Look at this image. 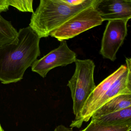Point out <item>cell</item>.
Instances as JSON below:
<instances>
[{"instance_id": "6da1fadb", "label": "cell", "mask_w": 131, "mask_h": 131, "mask_svg": "<svg viewBox=\"0 0 131 131\" xmlns=\"http://www.w3.org/2000/svg\"><path fill=\"white\" fill-rule=\"evenodd\" d=\"M40 38L29 26L18 32V40L0 46V81L4 84L20 81L26 70L40 55Z\"/></svg>"}, {"instance_id": "7a4b0ae2", "label": "cell", "mask_w": 131, "mask_h": 131, "mask_svg": "<svg viewBox=\"0 0 131 131\" xmlns=\"http://www.w3.org/2000/svg\"><path fill=\"white\" fill-rule=\"evenodd\" d=\"M96 0L73 6L64 0H41L32 14L29 26L40 38L48 37L53 31L82 10L92 6Z\"/></svg>"}, {"instance_id": "3957f363", "label": "cell", "mask_w": 131, "mask_h": 131, "mask_svg": "<svg viewBox=\"0 0 131 131\" xmlns=\"http://www.w3.org/2000/svg\"><path fill=\"white\" fill-rule=\"evenodd\" d=\"M74 74L68 82L73 102V110L75 118L79 116L89 96L95 88L94 82L95 63L91 59H77Z\"/></svg>"}, {"instance_id": "277c9868", "label": "cell", "mask_w": 131, "mask_h": 131, "mask_svg": "<svg viewBox=\"0 0 131 131\" xmlns=\"http://www.w3.org/2000/svg\"><path fill=\"white\" fill-rule=\"evenodd\" d=\"M103 20L93 6L80 11L51 33L50 36L60 42L74 38L100 26Z\"/></svg>"}, {"instance_id": "5b68a950", "label": "cell", "mask_w": 131, "mask_h": 131, "mask_svg": "<svg viewBox=\"0 0 131 131\" xmlns=\"http://www.w3.org/2000/svg\"><path fill=\"white\" fill-rule=\"evenodd\" d=\"M129 20H109L103 34L100 53L104 59L114 62L116 54L122 46L128 33Z\"/></svg>"}, {"instance_id": "8992f818", "label": "cell", "mask_w": 131, "mask_h": 131, "mask_svg": "<svg viewBox=\"0 0 131 131\" xmlns=\"http://www.w3.org/2000/svg\"><path fill=\"white\" fill-rule=\"evenodd\" d=\"M77 54L71 50L67 41L61 42L57 48L40 59H37L31 66L32 72L44 78L50 71L58 67H64L75 62Z\"/></svg>"}, {"instance_id": "52a82bcc", "label": "cell", "mask_w": 131, "mask_h": 131, "mask_svg": "<svg viewBox=\"0 0 131 131\" xmlns=\"http://www.w3.org/2000/svg\"><path fill=\"white\" fill-rule=\"evenodd\" d=\"M93 7L103 22L131 18V0H96Z\"/></svg>"}, {"instance_id": "ba28073f", "label": "cell", "mask_w": 131, "mask_h": 131, "mask_svg": "<svg viewBox=\"0 0 131 131\" xmlns=\"http://www.w3.org/2000/svg\"><path fill=\"white\" fill-rule=\"evenodd\" d=\"M126 70L115 80L108 89L95 105L93 114L101 106L115 96L119 95L131 94V60L126 59Z\"/></svg>"}, {"instance_id": "9c48e42d", "label": "cell", "mask_w": 131, "mask_h": 131, "mask_svg": "<svg viewBox=\"0 0 131 131\" xmlns=\"http://www.w3.org/2000/svg\"><path fill=\"white\" fill-rule=\"evenodd\" d=\"M131 106V94L119 95L111 99L96 110L91 118H97Z\"/></svg>"}, {"instance_id": "30bf717a", "label": "cell", "mask_w": 131, "mask_h": 131, "mask_svg": "<svg viewBox=\"0 0 131 131\" xmlns=\"http://www.w3.org/2000/svg\"><path fill=\"white\" fill-rule=\"evenodd\" d=\"M91 121L103 125H118L131 121V106L97 118Z\"/></svg>"}, {"instance_id": "8fae6325", "label": "cell", "mask_w": 131, "mask_h": 131, "mask_svg": "<svg viewBox=\"0 0 131 131\" xmlns=\"http://www.w3.org/2000/svg\"><path fill=\"white\" fill-rule=\"evenodd\" d=\"M18 36V32L10 22L0 14V46L17 42Z\"/></svg>"}, {"instance_id": "7c38bea8", "label": "cell", "mask_w": 131, "mask_h": 131, "mask_svg": "<svg viewBox=\"0 0 131 131\" xmlns=\"http://www.w3.org/2000/svg\"><path fill=\"white\" fill-rule=\"evenodd\" d=\"M131 129V121L115 125L106 126L91 121L85 128L80 131H130Z\"/></svg>"}, {"instance_id": "4fadbf2b", "label": "cell", "mask_w": 131, "mask_h": 131, "mask_svg": "<svg viewBox=\"0 0 131 131\" xmlns=\"http://www.w3.org/2000/svg\"><path fill=\"white\" fill-rule=\"evenodd\" d=\"M10 6L23 12L34 13L33 0H9Z\"/></svg>"}, {"instance_id": "5bb4252c", "label": "cell", "mask_w": 131, "mask_h": 131, "mask_svg": "<svg viewBox=\"0 0 131 131\" xmlns=\"http://www.w3.org/2000/svg\"><path fill=\"white\" fill-rule=\"evenodd\" d=\"M9 6V0H0V14L8 10Z\"/></svg>"}, {"instance_id": "9a60e30c", "label": "cell", "mask_w": 131, "mask_h": 131, "mask_svg": "<svg viewBox=\"0 0 131 131\" xmlns=\"http://www.w3.org/2000/svg\"><path fill=\"white\" fill-rule=\"evenodd\" d=\"M66 3L71 6H77L85 3L86 0H64Z\"/></svg>"}, {"instance_id": "2e32d148", "label": "cell", "mask_w": 131, "mask_h": 131, "mask_svg": "<svg viewBox=\"0 0 131 131\" xmlns=\"http://www.w3.org/2000/svg\"><path fill=\"white\" fill-rule=\"evenodd\" d=\"M53 131H73L72 128H68L63 125H60L56 127Z\"/></svg>"}, {"instance_id": "e0dca14e", "label": "cell", "mask_w": 131, "mask_h": 131, "mask_svg": "<svg viewBox=\"0 0 131 131\" xmlns=\"http://www.w3.org/2000/svg\"><path fill=\"white\" fill-rule=\"evenodd\" d=\"M0 131H4V129H3V128H2L1 124H0Z\"/></svg>"}]
</instances>
